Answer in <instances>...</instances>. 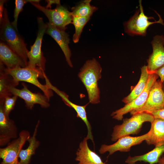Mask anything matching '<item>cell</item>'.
<instances>
[{
	"instance_id": "7a4b0ae2",
	"label": "cell",
	"mask_w": 164,
	"mask_h": 164,
	"mask_svg": "<svg viewBox=\"0 0 164 164\" xmlns=\"http://www.w3.org/2000/svg\"><path fill=\"white\" fill-rule=\"evenodd\" d=\"M1 41L7 44L20 56L27 64L29 51L26 44L19 34L18 30L13 26L9 20L7 9L4 8L2 17L0 19Z\"/></svg>"
},
{
	"instance_id": "44dd1931",
	"label": "cell",
	"mask_w": 164,
	"mask_h": 164,
	"mask_svg": "<svg viewBox=\"0 0 164 164\" xmlns=\"http://www.w3.org/2000/svg\"><path fill=\"white\" fill-rule=\"evenodd\" d=\"M164 153V144L155 146L152 150L144 154L133 157L130 156L126 160L125 162L128 164H135L138 161H143L149 164L157 163Z\"/></svg>"
},
{
	"instance_id": "83f0119b",
	"label": "cell",
	"mask_w": 164,
	"mask_h": 164,
	"mask_svg": "<svg viewBox=\"0 0 164 164\" xmlns=\"http://www.w3.org/2000/svg\"><path fill=\"white\" fill-rule=\"evenodd\" d=\"M149 113L151 114L154 118H159L164 119V107L160 110Z\"/></svg>"
},
{
	"instance_id": "5bb4252c",
	"label": "cell",
	"mask_w": 164,
	"mask_h": 164,
	"mask_svg": "<svg viewBox=\"0 0 164 164\" xmlns=\"http://www.w3.org/2000/svg\"><path fill=\"white\" fill-rule=\"evenodd\" d=\"M4 101H0V146L7 145L11 139L18 138L17 128L14 121L6 117L3 108Z\"/></svg>"
},
{
	"instance_id": "ba28073f",
	"label": "cell",
	"mask_w": 164,
	"mask_h": 164,
	"mask_svg": "<svg viewBox=\"0 0 164 164\" xmlns=\"http://www.w3.org/2000/svg\"><path fill=\"white\" fill-rule=\"evenodd\" d=\"M159 77L154 73H150L146 85L142 92L131 102L125 104L123 107L113 111L111 115L113 118L118 121L121 120L125 114L140 108L145 103L151 87Z\"/></svg>"
},
{
	"instance_id": "d6a6232c",
	"label": "cell",
	"mask_w": 164,
	"mask_h": 164,
	"mask_svg": "<svg viewBox=\"0 0 164 164\" xmlns=\"http://www.w3.org/2000/svg\"><path fill=\"white\" fill-rule=\"evenodd\" d=\"M18 158L16 159L13 162L9 164H17L19 161Z\"/></svg>"
},
{
	"instance_id": "cb8c5ba5",
	"label": "cell",
	"mask_w": 164,
	"mask_h": 164,
	"mask_svg": "<svg viewBox=\"0 0 164 164\" xmlns=\"http://www.w3.org/2000/svg\"><path fill=\"white\" fill-rule=\"evenodd\" d=\"M91 0H84L71 8L73 17H91L98 8L91 5L90 3Z\"/></svg>"
},
{
	"instance_id": "3957f363",
	"label": "cell",
	"mask_w": 164,
	"mask_h": 164,
	"mask_svg": "<svg viewBox=\"0 0 164 164\" xmlns=\"http://www.w3.org/2000/svg\"><path fill=\"white\" fill-rule=\"evenodd\" d=\"M3 70L10 75L16 82H26L38 87L50 100L53 96L52 90L46 84L43 85L39 81L38 78H44V71L37 68L28 67H18L12 69H6L5 67H0Z\"/></svg>"
},
{
	"instance_id": "8fae6325",
	"label": "cell",
	"mask_w": 164,
	"mask_h": 164,
	"mask_svg": "<svg viewBox=\"0 0 164 164\" xmlns=\"http://www.w3.org/2000/svg\"><path fill=\"white\" fill-rule=\"evenodd\" d=\"M29 132L23 130L18 138L9 142L5 148L0 149V158L2 159L1 164H9L18 158L20 151L30 137Z\"/></svg>"
},
{
	"instance_id": "4fadbf2b",
	"label": "cell",
	"mask_w": 164,
	"mask_h": 164,
	"mask_svg": "<svg viewBox=\"0 0 164 164\" xmlns=\"http://www.w3.org/2000/svg\"><path fill=\"white\" fill-rule=\"evenodd\" d=\"M151 43L153 51L147 60V65L149 73H153L164 65V36H155Z\"/></svg>"
},
{
	"instance_id": "4316f807",
	"label": "cell",
	"mask_w": 164,
	"mask_h": 164,
	"mask_svg": "<svg viewBox=\"0 0 164 164\" xmlns=\"http://www.w3.org/2000/svg\"><path fill=\"white\" fill-rule=\"evenodd\" d=\"M31 0H15V7L14 10L13 21L11 22L14 27L17 30V21L19 15L20 13L23 10L24 5Z\"/></svg>"
},
{
	"instance_id": "4dcf8cb0",
	"label": "cell",
	"mask_w": 164,
	"mask_h": 164,
	"mask_svg": "<svg viewBox=\"0 0 164 164\" xmlns=\"http://www.w3.org/2000/svg\"><path fill=\"white\" fill-rule=\"evenodd\" d=\"M5 2H6V1L5 0H0V19H1L2 17L4 9V4Z\"/></svg>"
},
{
	"instance_id": "52a82bcc",
	"label": "cell",
	"mask_w": 164,
	"mask_h": 164,
	"mask_svg": "<svg viewBox=\"0 0 164 164\" xmlns=\"http://www.w3.org/2000/svg\"><path fill=\"white\" fill-rule=\"evenodd\" d=\"M40 0H31L30 2L37 9L43 12L48 18L49 22L57 28L65 30L67 26L72 23L73 16L70 12L61 4L54 9H47L39 4Z\"/></svg>"
},
{
	"instance_id": "7402d4cb",
	"label": "cell",
	"mask_w": 164,
	"mask_h": 164,
	"mask_svg": "<svg viewBox=\"0 0 164 164\" xmlns=\"http://www.w3.org/2000/svg\"><path fill=\"white\" fill-rule=\"evenodd\" d=\"M141 76L137 84L133 88L130 94L122 100V101L126 104L135 100L142 92L145 87L150 73L147 66L144 65L141 68Z\"/></svg>"
},
{
	"instance_id": "e575fe53",
	"label": "cell",
	"mask_w": 164,
	"mask_h": 164,
	"mask_svg": "<svg viewBox=\"0 0 164 164\" xmlns=\"http://www.w3.org/2000/svg\"><path fill=\"white\" fill-rule=\"evenodd\" d=\"M135 164H136V163Z\"/></svg>"
},
{
	"instance_id": "7c38bea8",
	"label": "cell",
	"mask_w": 164,
	"mask_h": 164,
	"mask_svg": "<svg viewBox=\"0 0 164 164\" xmlns=\"http://www.w3.org/2000/svg\"><path fill=\"white\" fill-rule=\"evenodd\" d=\"M23 87L21 89L15 87L11 88L10 92L12 95H15L23 99L26 108L32 109L34 104H39L43 108H47L50 107V99L45 94L39 93H34L30 91L24 83H22Z\"/></svg>"
},
{
	"instance_id": "5b68a950",
	"label": "cell",
	"mask_w": 164,
	"mask_h": 164,
	"mask_svg": "<svg viewBox=\"0 0 164 164\" xmlns=\"http://www.w3.org/2000/svg\"><path fill=\"white\" fill-rule=\"evenodd\" d=\"M139 9L124 24L125 32L131 36H145L146 35L147 29L150 25L157 23L164 25L163 20L161 16L155 11V12L159 17V20L153 22L149 21V19H154V18L145 15L141 0L139 1Z\"/></svg>"
},
{
	"instance_id": "f546056e",
	"label": "cell",
	"mask_w": 164,
	"mask_h": 164,
	"mask_svg": "<svg viewBox=\"0 0 164 164\" xmlns=\"http://www.w3.org/2000/svg\"><path fill=\"white\" fill-rule=\"evenodd\" d=\"M46 2H47V5L46 7V8L48 9L50 8V9H51V5L53 4H56L57 5L60 4V0H46Z\"/></svg>"
},
{
	"instance_id": "f1b7e54d",
	"label": "cell",
	"mask_w": 164,
	"mask_h": 164,
	"mask_svg": "<svg viewBox=\"0 0 164 164\" xmlns=\"http://www.w3.org/2000/svg\"><path fill=\"white\" fill-rule=\"evenodd\" d=\"M154 73L160 78V81L162 83L164 81V65L155 71Z\"/></svg>"
},
{
	"instance_id": "6da1fadb",
	"label": "cell",
	"mask_w": 164,
	"mask_h": 164,
	"mask_svg": "<svg viewBox=\"0 0 164 164\" xmlns=\"http://www.w3.org/2000/svg\"><path fill=\"white\" fill-rule=\"evenodd\" d=\"M101 67L93 58L87 60L80 69L78 76L87 91L89 103L96 104L100 101L98 82L101 77Z\"/></svg>"
},
{
	"instance_id": "484cf974",
	"label": "cell",
	"mask_w": 164,
	"mask_h": 164,
	"mask_svg": "<svg viewBox=\"0 0 164 164\" xmlns=\"http://www.w3.org/2000/svg\"><path fill=\"white\" fill-rule=\"evenodd\" d=\"M18 97L16 96L13 95L12 96H6L4 98L3 110L5 115L8 118H9L10 112L14 108Z\"/></svg>"
},
{
	"instance_id": "9a60e30c",
	"label": "cell",
	"mask_w": 164,
	"mask_h": 164,
	"mask_svg": "<svg viewBox=\"0 0 164 164\" xmlns=\"http://www.w3.org/2000/svg\"><path fill=\"white\" fill-rule=\"evenodd\" d=\"M46 23L47 26L46 33L56 41L62 50L68 64L72 67L70 60L71 52L69 46L70 43L69 35L65 30L60 29L49 22Z\"/></svg>"
},
{
	"instance_id": "836d02e7",
	"label": "cell",
	"mask_w": 164,
	"mask_h": 164,
	"mask_svg": "<svg viewBox=\"0 0 164 164\" xmlns=\"http://www.w3.org/2000/svg\"><path fill=\"white\" fill-rule=\"evenodd\" d=\"M162 88L164 92V81H163V83H162Z\"/></svg>"
},
{
	"instance_id": "d4e9b609",
	"label": "cell",
	"mask_w": 164,
	"mask_h": 164,
	"mask_svg": "<svg viewBox=\"0 0 164 164\" xmlns=\"http://www.w3.org/2000/svg\"><path fill=\"white\" fill-rule=\"evenodd\" d=\"M90 18L91 17H73L72 23L75 28V32L73 37L74 43H77L78 42L84 27Z\"/></svg>"
},
{
	"instance_id": "277c9868",
	"label": "cell",
	"mask_w": 164,
	"mask_h": 164,
	"mask_svg": "<svg viewBox=\"0 0 164 164\" xmlns=\"http://www.w3.org/2000/svg\"><path fill=\"white\" fill-rule=\"evenodd\" d=\"M154 119L151 114L142 112L134 114L130 118L123 119L122 124L116 125L114 127L111 135V141H116L123 136L138 133L144 123H151Z\"/></svg>"
},
{
	"instance_id": "30bf717a",
	"label": "cell",
	"mask_w": 164,
	"mask_h": 164,
	"mask_svg": "<svg viewBox=\"0 0 164 164\" xmlns=\"http://www.w3.org/2000/svg\"><path fill=\"white\" fill-rule=\"evenodd\" d=\"M150 131L147 133L140 136L132 137L129 135L125 136L120 138L115 143L110 145L103 144L99 149L101 154L107 152L109 153V155H111L115 152L129 151L131 147L141 143L144 141L148 138L150 136Z\"/></svg>"
},
{
	"instance_id": "603a6c76",
	"label": "cell",
	"mask_w": 164,
	"mask_h": 164,
	"mask_svg": "<svg viewBox=\"0 0 164 164\" xmlns=\"http://www.w3.org/2000/svg\"><path fill=\"white\" fill-rule=\"evenodd\" d=\"M19 83L16 82L9 74L0 70V101L4 100L7 96H12L10 89L15 87Z\"/></svg>"
},
{
	"instance_id": "8992f818",
	"label": "cell",
	"mask_w": 164,
	"mask_h": 164,
	"mask_svg": "<svg viewBox=\"0 0 164 164\" xmlns=\"http://www.w3.org/2000/svg\"><path fill=\"white\" fill-rule=\"evenodd\" d=\"M37 22L38 29L37 37L28 53V61L27 67L32 68L39 69L44 71L46 60L41 51V45L47 26L46 23L44 22L42 18L38 17Z\"/></svg>"
},
{
	"instance_id": "d6986e66",
	"label": "cell",
	"mask_w": 164,
	"mask_h": 164,
	"mask_svg": "<svg viewBox=\"0 0 164 164\" xmlns=\"http://www.w3.org/2000/svg\"><path fill=\"white\" fill-rule=\"evenodd\" d=\"M151 127L149 130V137L145 140L148 145H153L155 146L164 144V119L154 118L151 123Z\"/></svg>"
},
{
	"instance_id": "e0dca14e",
	"label": "cell",
	"mask_w": 164,
	"mask_h": 164,
	"mask_svg": "<svg viewBox=\"0 0 164 164\" xmlns=\"http://www.w3.org/2000/svg\"><path fill=\"white\" fill-rule=\"evenodd\" d=\"M86 137L80 143L76 153L75 160L77 164H108L104 162L101 157L88 147Z\"/></svg>"
},
{
	"instance_id": "ac0fdd59",
	"label": "cell",
	"mask_w": 164,
	"mask_h": 164,
	"mask_svg": "<svg viewBox=\"0 0 164 164\" xmlns=\"http://www.w3.org/2000/svg\"><path fill=\"white\" fill-rule=\"evenodd\" d=\"M53 91L60 96L65 104L67 106L73 108L77 113V116L80 118L86 124L87 130V134L86 138L87 139H90L94 143V140L92 132V128L88 120L86 108L88 104L87 103L84 106L79 105L70 101L67 95L64 92L60 91L56 87L53 88Z\"/></svg>"
},
{
	"instance_id": "2e32d148",
	"label": "cell",
	"mask_w": 164,
	"mask_h": 164,
	"mask_svg": "<svg viewBox=\"0 0 164 164\" xmlns=\"http://www.w3.org/2000/svg\"><path fill=\"white\" fill-rule=\"evenodd\" d=\"M0 64L8 69L27 67L24 61L7 44L1 41L0 43Z\"/></svg>"
},
{
	"instance_id": "ffe728a7",
	"label": "cell",
	"mask_w": 164,
	"mask_h": 164,
	"mask_svg": "<svg viewBox=\"0 0 164 164\" xmlns=\"http://www.w3.org/2000/svg\"><path fill=\"white\" fill-rule=\"evenodd\" d=\"M40 121L38 120L36 125L33 134L28 140L29 145L25 149H22L20 152L18 158L20 160L17 164H29L32 156L34 155L36 149L40 145L39 142L37 140L36 136Z\"/></svg>"
},
{
	"instance_id": "1f68e13d",
	"label": "cell",
	"mask_w": 164,
	"mask_h": 164,
	"mask_svg": "<svg viewBox=\"0 0 164 164\" xmlns=\"http://www.w3.org/2000/svg\"><path fill=\"white\" fill-rule=\"evenodd\" d=\"M157 164H164V155L160 158Z\"/></svg>"
},
{
	"instance_id": "9c48e42d",
	"label": "cell",
	"mask_w": 164,
	"mask_h": 164,
	"mask_svg": "<svg viewBox=\"0 0 164 164\" xmlns=\"http://www.w3.org/2000/svg\"><path fill=\"white\" fill-rule=\"evenodd\" d=\"M164 107V92L162 83L156 80L151 87L148 97L144 105L139 109L130 113L132 115L142 112L148 113L160 110Z\"/></svg>"
}]
</instances>
